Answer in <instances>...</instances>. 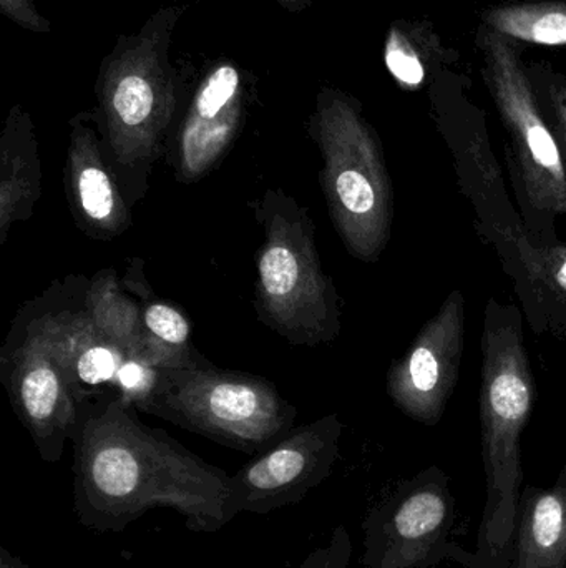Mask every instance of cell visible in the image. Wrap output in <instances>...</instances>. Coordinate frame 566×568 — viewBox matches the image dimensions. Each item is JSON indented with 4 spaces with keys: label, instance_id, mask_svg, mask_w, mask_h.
I'll return each mask as SVG.
<instances>
[{
    "label": "cell",
    "instance_id": "6da1fadb",
    "mask_svg": "<svg viewBox=\"0 0 566 568\" xmlns=\"http://www.w3.org/2000/svg\"><path fill=\"white\" fill-rule=\"evenodd\" d=\"M73 450V510L93 532H123L152 509L175 510L193 532L239 516L231 476L143 426L122 399L82 416Z\"/></svg>",
    "mask_w": 566,
    "mask_h": 568
},
{
    "label": "cell",
    "instance_id": "7a4b0ae2",
    "mask_svg": "<svg viewBox=\"0 0 566 568\" xmlns=\"http://www.w3.org/2000/svg\"><path fill=\"white\" fill-rule=\"evenodd\" d=\"M537 400V386L514 304L491 297L482 333L481 413L485 509L472 552L459 547L454 562L465 568H512L518 503L524 490L522 434Z\"/></svg>",
    "mask_w": 566,
    "mask_h": 568
},
{
    "label": "cell",
    "instance_id": "3957f363",
    "mask_svg": "<svg viewBox=\"0 0 566 568\" xmlns=\"http://www.w3.org/2000/svg\"><path fill=\"white\" fill-rule=\"evenodd\" d=\"M309 130L321 150V185L342 243L354 258L378 262L392 235L394 190L374 126L358 99L322 89Z\"/></svg>",
    "mask_w": 566,
    "mask_h": 568
},
{
    "label": "cell",
    "instance_id": "277c9868",
    "mask_svg": "<svg viewBox=\"0 0 566 568\" xmlns=\"http://www.w3.org/2000/svg\"><path fill=\"white\" fill-rule=\"evenodd\" d=\"M253 210L265 235L256 255L259 320L298 346L335 341L341 331L339 294L322 270L308 210L282 190H268Z\"/></svg>",
    "mask_w": 566,
    "mask_h": 568
},
{
    "label": "cell",
    "instance_id": "5b68a950",
    "mask_svg": "<svg viewBox=\"0 0 566 568\" xmlns=\"http://www.w3.org/2000/svg\"><path fill=\"white\" fill-rule=\"evenodd\" d=\"M183 7L156 10L135 36H120L103 59L95 92L110 156L125 169L162 155L178 106V79L168 59Z\"/></svg>",
    "mask_w": 566,
    "mask_h": 568
},
{
    "label": "cell",
    "instance_id": "8992f818",
    "mask_svg": "<svg viewBox=\"0 0 566 568\" xmlns=\"http://www.w3.org/2000/svg\"><path fill=\"white\" fill-rule=\"evenodd\" d=\"M135 409L246 454L275 446L296 419L295 407L268 381L209 363L156 369Z\"/></svg>",
    "mask_w": 566,
    "mask_h": 568
},
{
    "label": "cell",
    "instance_id": "52a82bcc",
    "mask_svg": "<svg viewBox=\"0 0 566 568\" xmlns=\"http://www.w3.org/2000/svg\"><path fill=\"white\" fill-rule=\"evenodd\" d=\"M475 47L481 53V75L512 143L514 173L522 185L528 216L554 222L566 215V169L557 139L542 112L534 85L514 40L478 26ZM531 233V239H532Z\"/></svg>",
    "mask_w": 566,
    "mask_h": 568
},
{
    "label": "cell",
    "instance_id": "ba28073f",
    "mask_svg": "<svg viewBox=\"0 0 566 568\" xmlns=\"http://www.w3.org/2000/svg\"><path fill=\"white\" fill-rule=\"evenodd\" d=\"M455 499L451 479L429 466L402 483L366 517V568H435L454 559Z\"/></svg>",
    "mask_w": 566,
    "mask_h": 568
},
{
    "label": "cell",
    "instance_id": "9c48e42d",
    "mask_svg": "<svg viewBox=\"0 0 566 568\" xmlns=\"http://www.w3.org/2000/svg\"><path fill=\"white\" fill-rule=\"evenodd\" d=\"M2 351V381L13 410L32 436L40 457L55 464L66 440L75 439L82 414L60 366L43 310L29 316Z\"/></svg>",
    "mask_w": 566,
    "mask_h": 568
},
{
    "label": "cell",
    "instance_id": "30bf717a",
    "mask_svg": "<svg viewBox=\"0 0 566 568\" xmlns=\"http://www.w3.org/2000/svg\"><path fill=\"white\" fill-rule=\"evenodd\" d=\"M344 424L329 414L289 430L233 477L238 513L265 516L301 503L325 483L339 459Z\"/></svg>",
    "mask_w": 566,
    "mask_h": 568
},
{
    "label": "cell",
    "instance_id": "8fae6325",
    "mask_svg": "<svg viewBox=\"0 0 566 568\" xmlns=\"http://www.w3.org/2000/svg\"><path fill=\"white\" fill-rule=\"evenodd\" d=\"M464 344L465 300L455 287L409 349L389 367V399L415 423L438 426L461 376Z\"/></svg>",
    "mask_w": 566,
    "mask_h": 568
},
{
    "label": "cell",
    "instance_id": "7c38bea8",
    "mask_svg": "<svg viewBox=\"0 0 566 568\" xmlns=\"http://www.w3.org/2000/svg\"><path fill=\"white\" fill-rule=\"evenodd\" d=\"M53 353L80 406L115 390L126 406L136 407L153 381L156 369L126 356L103 336L80 304L79 310H43Z\"/></svg>",
    "mask_w": 566,
    "mask_h": 568
},
{
    "label": "cell",
    "instance_id": "4fadbf2b",
    "mask_svg": "<svg viewBox=\"0 0 566 568\" xmlns=\"http://www.w3.org/2000/svg\"><path fill=\"white\" fill-rule=\"evenodd\" d=\"M245 116L243 75L231 62L206 73L189 103L176 140L175 179L183 185L202 182L225 159Z\"/></svg>",
    "mask_w": 566,
    "mask_h": 568
},
{
    "label": "cell",
    "instance_id": "5bb4252c",
    "mask_svg": "<svg viewBox=\"0 0 566 568\" xmlns=\"http://www.w3.org/2000/svg\"><path fill=\"white\" fill-rule=\"evenodd\" d=\"M90 116L80 113L70 122L65 185L80 229L106 242L130 229L132 215Z\"/></svg>",
    "mask_w": 566,
    "mask_h": 568
},
{
    "label": "cell",
    "instance_id": "9a60e30c",
    "mask_svg": "<svg viewBox=\"0 0 566 568\" xmlns=\"http://www.w3.org/2000/svg\"><path fill=\"white\" fill-rule=\"evenodd\" d=\"M39 142L29 112L10 109L0 136V245L17 222H25L42 195Z\"/></svg>",
    "mask_w": 566,
    "mask_h": 568
},
{
    "label": "cell",
    "instance_id": "2e32d148",
    "mask_svg": "<svg viewBox=\"0 0 566 568\" xmlns=\"http://www.w3.org/2000/svg\"><path fill=\"white\" fill-rule=\"evenodd\" d=\"M512 568H566V464L554 486L522 490Z\"/></svg>",
    "mask_w": 566,
    "mask_h": 568
},
{
    "label": "cell",
    "instance_id": "e0dca14e",
    "mask_svg": "<svg viewBox=\"0 0 566 568\" xmlns=\"http://www.w3.org/2000/svg\"><path fill=\"white\" fill-rule=\"evenodd\" d=\"M459 53L447 49L431 23L398 20L385 37L384 62L395 82L409 92L429 87L435 73L455 65Z\"/></svg>",
    "mask_w": 566,
    "mask_h": 568
},
{
    "label": "cell",
    "instance_id": "ac0fdd59",
    "mask_svg": "<svg viewBox=\"0 0 566 568\" xmlns=\"http://www.w3.org/2000/svg\"><path fill=\"white\" fill-rule=\"evenodd\" d=\"M146 284L138 291L142 297V363L153 369H179L199 366L206 361L192 346V324L188 317L166 301L150 294Z\"/></svg>",
    "mask_w": 566,
    "mask_h": 568
},
{
    "label": "cell",
    "instance_id": "d6986e66",
    "mask_svg": "<svg viewBox=\"0 0 566 568\" xmlns=\"http://www.w3.org/2000/svg\"><path fill=\"white\" fill-rule=\"evenodd\" d=\"M80 304L103 336L142 363V306L123 293L112 270H103L86 284Z\"/></svg>",
    "mask_w": 566,
    "mask_h": 568
},
{
    "label": "cell",
    "instance_id": "ffe728a7",
    "mask_svg": "<svg viewBox=\"0 0 566 568\" xmlns=\"http://www.w3.org/2000/svg\"><path fill=\"white\" fill-rule=\"evenodd\" d=\"M482 26L514 42L566 47V0H515L481 12Z\"/></svg>",
    "mask_w": 566,
    "mask_h": 568
},
{
    "label": "cell",
    "instance_id": "44dd1931",
    "mask_svg": "<svg viewBox=\"0 0 566 568\" xmlns=\"http://www.w3.org/2000/svg\"><path fill=\"white\" fill-rule=\"evenodd\" d=\"M525 280L535 284L542 294L566 303V245H542L528 233H522L512 248Z\"/></svg>",
    "mask_w": 566,
    "mask_h": 568
},
{
    "label": "cell",
    "instance_id": "7402d4cb",
    "mask_svg": "<svg viewBox=\"0 0 566 568\" xmlns=\"http://www.w3.org/2000/svg\"><path fill=\"white\" fill-rule=\"evenodd\" d=\"M527 72L566 169V75L547 62L527 63Z\"/></svg>",
    "mask_w": 566,
    "mask_h": 568
},
{
    "label": "cell",
    "instance_id": "603a6c76",
    "mask_svg": "<svg viewBox=\"0 0 566 568\" xmlns=\"http://www.w3.org/2000/svg\"><path fill=\"white\" fill-rule=\"evenodd\" d=\"M351 554V539L341 527V529L336 530L329 546L312 554L302 568H348Z\"/></svg>",
    "mask_w": 566,
    "mask_h": 568
},
{
    "label": "cell",
    "instance_id": "cb8c5ba5",
    "mask_svg": "<svg viewBox=\"0 0 566 568\" xmlns=\"http://www.w3.org/2000/svg\"><path fill=\"white\" fill-rule=\"evenodd\" d=\"M0 12L9 17L17 26L32 30V32L43 33L52 30L49 20L43 19L37 12L32 0H0Z\"/></svg>",
    "mask_w": 566,
    "mask_h": 568
},
{
    "label": "cell",
    "instance_id": "d4e9b609",
    "mask_svg": "<svg viewBox=\"0 0 566 568\" xmlns=\"http://www.w3.org/2000/svg\"><path fill=\"white\" fill-rule=\"evenodd\" d=\"M0 568H30L7 549H0Z\"/></svg>",
    "mask_w": 566,
    "mask_h": 568
},
{
    "label": "cell",
    "instance_id": "484cf974",
    "mask_svg": "<svg viewBox=\"0 0 566 568\" xmlns=\"http://www.w3.org/2000/svg\"><path fill=\"white\" fill-rule=\"evenodd\" d=\"M279 6L285 7L289 12H301L306 7L311 6L315 0H276Z\"/></svg>",
    "mask_w": 566,
    "mask_h": 568
}]
</instances>
